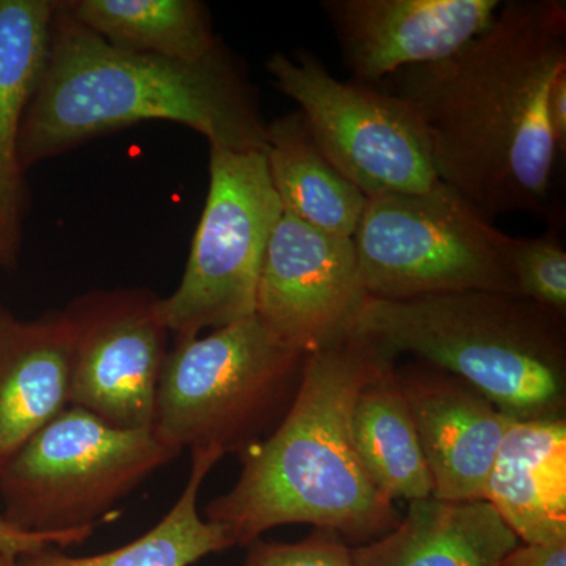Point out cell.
Instances as JSON below:
<instances>
[{
	"label": "cell",
	"instance_id": "cell-9",
	"mask_svg": "<svg viewBox=\"0 0 566 566\" xmlns=\"http://www.w3.org/2000/svg\"><path fill=\"white\" fill-rule=\"evenodd\" d=\"M266 71L300 106L331 163L367 199L441 189L430 144L415 111L375 85L333 76L312 52L271 55Z\"/></svg>",
	"mask_w": 566,
	"mask_h": 566
},
{
	"label": "cell",
	"instance_id": "cell-14",
	"mask_svg": "<svg viewBox=\"0 0 566 566\" xmlns=\"http://www.w3.org/2000/svg\"><path fill=\"white\" fill-rule=\"evenodd\" d=\"M70 374L65 312L20 319L0 307V472L69 408Z\"/></svg>",
	"mask_w": 566,
	"mask_h": 566
},
{
	"label": "cell",
	"instance_id": "cell-17",
	"mask_svg": "<svg viewBox=\"0 0 566 566\" xmlns=\"http://www.w3.org/2000/svg\"><path fill=\"white\" fill-rule=\"evenodd\" d=\"M520 545L486 501L409 502L389 534L352 547L354 566H499Z\"/></svg>",
	"mask_w": 566,
	"mask_h": 566
},
{
	"label": "cell",
	"instance_id": "cell-23",
	"mask_svg": "<svg viewBox=\"0 0 566 566\" xmlns=\"http://www.w3.org/2000/svg\"><path fill=\"white\" fill-rule=\"evenodd\" d=\"M243 566H354L352 546L335 532L315 528L296 543L263 542L249 545Z\"/></svg>",
	"mask_w": 566,
	"mask_h": 566
},
{
	"label": "cell",
	"instance_id": "cell-1",
	"mask_svg": "<svg viewBox=\"0 0 566 566\" xmlns=\"http://www.w3.org/2000/svg\"><path fill=\"white\" fill-rule=\"evenodd\" d=\"M564 71V0H510L452 57L375 87L415 111L439 181L494 222L515 212L549 216L560 156L549 95Z\"/></svg>",
	"mask_w": 566,
	"mask_h": 566
},
{
	"label": "cell",
	"instance_id": "cell-8",
	"mask_svg": "<svg viewBox=\"0 0 566 566\" xmlns=\"http://www.w3.org/2000/svg\"><path fill=\"white\" fill-rule=\"evenodd\" d=\"M282 214L264 153L210 147V186L185 274L158 301L169 334L199 337L255 315L264 253Z\"/></svg>",
	"mask_w": 566,
	"mask_h": 566
},
{
	"label": "cell",
	"instance_id": "cell-27",
	"mask_svg": "<svg viewBox=\"0 0 566 566\" xmlns=\"http://www.w3.org/2000/svg\"><path fill=\"white\" fill-rule=\"evenodd\" d=\"M0 566H14V558H10L0 554Z\"/></svg>",
	"mask_w": 566,
	"mask_h": 566
},
{
	"label": "cell",
	"instance_id": "cell-3",
	"mask_svg": "<svg viewBox=\"0 0 566 566\" xmlns=\"http://www.w3.org/2000/svg\"><path fill=\"white\" fill-rule=\"evenodd\" d=\"M172 122L210 147L266 151L268 123L248 74L223 48L197 62L112 46L59 3L50 51L22 123V172L87 140L144 122Z\"/></svg>",
	"mask_w": 566,
	"mask_h": 566
},
{
	"label": "cell",
	"instance_id": "cell-4",
	"mask_svg": "<svg viewBox=\"0 0 566 566\" xmlns=\"http://www.w3.org/2000/svg\"><path fill=\"white\" fill-rule=\"evenodd\" d=\"M497 292L368 297L353 334L398 359L411 354L463 379L517 422L566 417V324Z\"/></svg>",
	"mask_w": 566,
	"mask_h": 566
},
{
	"label": "cell",
	"instance_id": "cell-12",
	"mask_svg": "<svg viewBox=\"0 0 566 566\" xmlns=\"http://www.w3.org/2000/svg\"><path fill=\"white\" fill-rule=\"evenodd\" d=\"M499 0H324L322 10L354 81L452 57L493 24Z\"/></svg>",
	"mask_w": 566,
	"mask_h": 566
},
{
	"label": "cell",
	"instance_id": "cell-18",
	"mask_svg": "<svg viewBox=\"0 0 566 566\" xmlns=\"http://www.w3.org/2000/svg\"><path fill=\"white\" fill-rule=\"evenodd\" d=\"M264 156L283 212L353 238L368 199L327 159L300 111L268 123Z\"/></svg>",
	"mask_w": 566,
	"mask_h": 566
},
{
	"label": "cell",
	"instance_id": "cell-13",
	"mask_svg": "<svg viewBox=\"0 0 566 566\" xmlns=\"http://www.w3.org/2000/svg\"><path fill=\"white\" fill-rule=\"evenodd\" d=\"M395 375L415 417L433 497L485 501L491 465L516 420L463 379L423 360L395 368Z\"/></svg>",
	"mask_w": 566,
	"mask_h": 566
},
{
	"label": "cell",
	"instance_id": "cell-10",
	"mask_svg": "<svg viewBox=\"0 0 566 566\" xmlns=\"http://www.w3.org/2000/svg\"><path fill=\"white\" fill-rule=\"evenodd\" d=\"M147 290H106L65 308L70 406L126 430H151L169 331Z\"/></svg>",
	"mask_w": 566,
	"mask_h": 566
},
{
	"label": "cell",
	"instance_id": "cell-16",
	"mask_svg": "<svg viewBox=\"0 0 566 566\" xmlns=\"http://www.w3.org/2000/svg\"><path fill=\"white\" fill-rule=\"evenodd\" d=\"M483 499L520 542H566V419L513 422Z\"/></svg>",
	"mask_w": 566,
	"mask_h": 566
},
{
	"label": "cell",
	"instance_id": "cell-15",
	"mask_svg": "<svg viewBox=\"0 0 566 566\" xmlns=\"http://www.w3.org/2000/svg\"><path fill=\"white\" fill-rule=\"evenodd\" d=\"M52 0H0V268H13L28 208L18 142L50 51Z\"/></svg>",
	"mask_w": 566,
	"mask_h": 566
},
{
	"label": "cell",
	"instance_id": "cell-7",
	"mask_svg": "<svg viewBox=\"0 0 566 566\" xmlns=\"http://www.w3.org/2000/svg\"><path fill=\"white\" fill-rule=\"evenodd\" d=\"M515 237L495 229L457 193L441 189L368 199L353 234L368 297L406 301L431 294H516Z\"/></svg>",
	"mask_w": 566,
	"mask_h": 566
},
{
	"label": "cell",
	"instance_id": "cell-24",
	"mask_svg": "<svg viewBox=\"0 0 566 566\" xmlns=\"http://www.w3.org/2000/svg\"><path fill=\"white\" fill-rule=\"evenodd\" d=\"M88 534H32L11 527L6 521L0 520V554L10 558H17L22 554L44 549V547H66L85 542Z\"/></svg>",
	"mask_w": 566,
	"mask_h": 566
},
{
	"label": "cell",
	"instance_id": "cell-20",
	"mask_svg": "<svg viewBox=\"0 0 566 566\" xmlns=\"http://www.w3.org/2000/svg\"><path fill=\"white\" fill-rule=\"evenodd\" d=\"M59 9L120 50L197 62L222 46L196 0H66Z\"/></svg>",
	"mask_w": 566,
	"mask_h": 566
},
{
	"label": "cell",
	"instance_id": "cell-11",
	"mask_svg": "<svg viewBox=\"0 0 566 566\" xmlns=\"http://www.w3.org/2000/svg\"><path fill=\"white\" fill-rule=\"evenodd\" d=\"M367 300L353 238L283 212L264 253L255 315L307 356L353 334Z\"/></svg>",
	"mask_w": 566,
	"mask_h": 566
},
{
	"label": "cell",
	"instance_id": "cell-6",
	"mask_svg": "<svg viewBox=\"0 0 566 566\" xmlns=\"http://www.w3.org/2000/svg\"><path fill=\"white\" fill-rule=\"evenodd\" d=\"M180 455L151 430H126L69 406L0 472V520L32 534H93L147 476Z\"/></svg>",
	"mask_w": 566,
	"mask_h": 566
},
{
	"label": "cell",
	"instance_id": "cell-25",
	"mask_svg": "<svg viewBox=\"0 0 566 566\" xmlns=\"http://www.w3.org/2000/svg\"><path fill=\"white\" fill-rule=\"evenodd\" d=\"M499 566H566V542L517 545Z\"/></svg>",
	"mask_w": 566,
	"mask_h": 566
},
{
	"label": "cell",
	"instance_id": "cell-5",
	"mask_svg": "<svg viewBox=\"0 0 566 566\" xmlns=\"http://www.w3.org/2000/svg\"><path fill=\"white\" fill-rule=\"evenodd\" d=\"M305 354L259 318L175 338L164 359L151 431L181 453L243 455L268 438L292 405Z\"/></svg>",
	"mask_w": 566,
	"mask_h": 566
},
{
	"label": "cell",
	"instance_id": "cell-26",
	"mask_svg": "<svg viewBox=\"0 0 566 566\" xmlns=\"http://www.w3.org/2000/svg\"><path fill=\"white\" fill-rule=\"evenodd\" d=\"M549 120L558 153L566 150V71L558 74L549 95Z\"/></svg>",
	"mask_w": 566,
	"mask_h": 566
},
{
	"label": "cell",
	"instance_id": "cell-2",
	"mask_svg": "<svg viewBox=\"0 0 566 566\" xmlns=\"http://www.w3.org/2000/svg\"><path fill=\"white\" fill-rule=\"evenodd\" d=\"M395 364L357 334L307 354L289 411L240 457V479L212 499L205 520L226 528L233 546L245 547L290 524L335 532L357 546L394 531L400 513L365 472L349 416L360 389Z\"/></svg>",
	"mask_w": 566,
	"mask_h": 566
},
{
	"label": "cell",
	"instance_id": "cell-21",
	"mask_svg": "<svg viewBox=\"0 0 566 566\" xmlns=\"http://www.w3.org/2000/svg\"><path fill=\"white\" fill-rule=\"evenodd\" d=\"M192 453L185 490L163 520L128 545L91 557H71L59 547H44L14 558V566H191L210 554L233 547L226 528L205 520L199 493L222 455L216 450Z\"/></svg>",
	"mask_w": 566,
	"mask_h": 566
},
{
	"label": "cell",
	"instance_id": "cell-22",
	"mask_svg": "<svg viewBox=\"0 0 566 566\" xmlns=\"http://www.w3.org/2000/svg\"><path fill=\"white\" fill-rule=\"evenodd\" d=\"M512 266L521 297L566 318V249L560 234L515 238Z\"/></svg>",
	"mask_w": 566,
	"mask_h": 566
},
{
	"label": "cell",
	"instance_id": "cell-19",
	"mask_svg": "<svg viewBox=\"0 0 566 566\" xmlns=\"http://www.w3.org/2000/svg\"><path fill=\"white\" fill-rule=\"evenodd\" d=\"M395 368L389 365L357 394L349 434L379 493L390 502L422 501L433 497V482Z\"/></svg>",
	"mask_w": 566,
	"mask_h": 566
}]
</instances>
